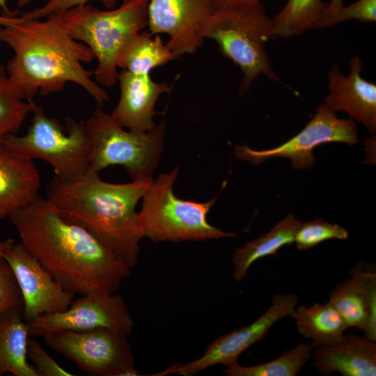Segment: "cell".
Returning <instances> with one entry per match:
<instances>
[{
    "label": "cell",
    "mask_w": 376,
    "mask_h": 376,
    "mask_svg": "<svg viewBox=\"0 0 376 376\" xmlns=\"http://www.w3.org/2000/svg\"><path fill=\"white\" fill-rule=\"evenodd\" d=\"M20 242L66 290L116 293L131 268L80 224L36 196L8 217Z\"/></svg>",
    "instance_id": "cell-1"
},
{
    "label": "cell",
    "mask_w": 376,
    "mask_h": 376,
    "mask_svg": "<svg viewBox=\"0 0 376 376\" xmlns=\"http://www.w3.org/2000/svg\"><path fill=\"white\" fill-rule=\"evenodd\" d=\"M0 42L14 52L5 65L6 71L28 101L38 93L61 92L69 82L81 87L100 106L109 100L106 91L92 79L93 72L83 65L93 61L94 54L70 35L60 13L30 19L17 10L1 12Z\"/></svg>",
    "instance_id": "cell-2"
},
{
    "label": "cell",
    "mask_w": 376,
    "mask_h": 376,
    "mask_svg": "<svg viewBox=\"0 0 376 376\" xmlns=\"http://www.w3.org/2000/svg\"><path fill=\"white\" fill-rule=\"evenodd\" d=\"M152 180L110 183L88 170L73 180L54 177L46 198L65 216L90 230L132 268L138 263L139 242L143 237L136 206Z\"/></svg>",
    "instance_id": "cell-3"
},
{
    "label": "cell",
    "mask_w": 376,
    "mask_h": 376,
    "mask_svg": "<svg viewBox=\"0 0 376 376\" xmlns=\"http://www.w3.org/2000/svg\"><path fill=\"white\" fill-rule=\"evenodd\" d=\"M150 0H123L118 8L102 10L90 2L61 13L70 35L85 44L97 60L96 83L111 88L118 82L117 61L127 42L148 26Z\"/></svg>",
    "instance_id": "cell-4"
},
{
    "label": "cell",
    "mask_w": 376,
    "mask_h": 376,
    "mask_svg": "<svg viewBox=\"0 0 376 376\" xmlns=\"http://www.w3.org/2000/svg\"><path fill=\"white\" fill-rule=\"evenodd\" d=\"M203 37L216 41L222 54L243 72L240 95L247 93L261 75L282 83L265 47V42L276 36L272 19L263 3L252 7L217 10L206 21Z\"/></svg>",
    "instance_id": "cell-5"
},
{
    "label": "cell",
    "mask_w": 376,
    "mask_h": 376,
    "mask_svg": "<svg viewBox=\"0 0 376 376\" xmlns=\"http://www.w3.org/2000/svg\"><path fill=\"white\" fill-rule=\"evenodd\" d=\"M179 167L152 180L142 197L139 221L142 237L153 242L236 237L209 224L207 215L217 201L198 203L179 198L173 192Z\"/></svg>",
    "instance_id": "cell-6"
},
{
    "label": "cell",
    "mask_w": 376,
    "mask_h": 376,
    "mask_svg": "<svg viewBox=\"0 0 376 376\" xmlns=\"http://www.w3.org/2000/svg\"><path fill=\"white\" fill-rule=\"evenodd\" d=\"M32 122L22 136L10 134L1 143L15 154L33 160L40 159L54 169L56 178L73 180L89 169L91 143L84 121L67 117L66 130L55 118L35 104Z\"/></svg>",
    "instance_id": "cell-7"
},
{
    "label": "cell",
    "mask_w": 376,
    "mask_h": 376,
    "mask_svg": "<svg viewBox=\"0 0 376 376\" xmlns=\"http://www.w3.org/2000/svg\"><path fill=\"white\" fill-rule=\"evenodd\" d=\"M84 122L91 143L88 170L100 173L109 166L120 165L132 180L153 179L163 149L164 120L148 132L127 131L97 104Z\"/></svg>",
    "instance_id": "cell-8"
},
{
    "label": "cell",
    "mask_w": 376,
    "mask_h": 376,
    "mask_svg": "<svg viewBox=\"0 0 376 376\" xmlns=\"http://www.w3.org/2000/svg\"><path fill=\"white\" fill-rule=\"evenodd\" d=\"M45 343L95 376H137L127 336L107 328L85 331H57L43 336Z\"/></svg>",
    "instance_id": "cell-9"
},
{
    "label": "cell",
    "mask_w": 376,
    "mask_h": 376,
    "mask_svg": "<svg viewBox=\"0 0 376 376\" xmlns=\"http://www.w3.org/2000/svg\"><path fill=\"white\" fill-rule=\"evenodd\" d=\"M331 142L354 145L359 142L358 130L353 119L338 118L336 113L322 103L302 130L279 146L254 150L246 145H237L235 154L254 166L270 158L285 157L291 160L294 169H306L315 164L313 150L320 145Z\"/></svg>",
    "instance_id": "cell-10"
},
{
    "label": "cell",
    "mask_w": 376,
    "mask_h": 376,
    "mask_svg": "<svg viewBox=\"0 0 376 376\" xmlns=\"http://www.w3.org/2000/svg\"><path fill=\"white\" fill-rule=\"evenodd\" d=\"M28 324L30 336L42 337L57 331H85L98 328L129 336L134 327L123 298L102 291L81 295L73 300L66 310L40 315Z\"/></svg>",
    "instance_id": "cell-11"
},
{
    "label": "cell",
    "mask_w": 376,
    "mask_h": 376,
    "mask_svg": "<svg viewBox=\"0 0 376 376\" xmlns=\"http://www.w3.org/2000/svg\"><path fill=\"white\" fill-rule=\"evenodd\" d=\"M297 304L296 294L276 293L272 297L269 307L254 322L221 336L207 347L198 359L185 364L175 363L152 375L190 376L217 364L228 366L237 362L240 355L253 344L262 340L276 322L290 316Z\"/></svg>",
    "instance_id": "cell-12"
},
{
    "label": "cell",
    "mask_w": 376,
    "mask_h": 376,
    "mask_svg": "<svg viewBox=\"0 0 376 376\" xmlns=\"http://www.w3.org/2000/svg\"><path fill=\"white\" fill-rule=\"evenodd\" d=\"M216 10L215 0H150L149 32L169 35L166 46L176 59L201 47L205 24Z\"/></svg>",
    "instance_id": "cell-13"
},
{
    "label": "cell",
    "mask_w": 376,
    "mask_h": 376,
    "mask_svg": "<svg viewBox=\"0 0 376 376\" xmlns=\"http://www.w3.org/2000/svg\"><path fill=\"white\" fill-rule=\"evenodd\" d=\"M3 258L10 266L23 299V318H36L66 310L75 295L63 288L19 242L13 240Z\"/></svg>",
    "instance_id": "cell-14"
},
{
    "label": "cell",
    "mask_w": 376,
    "mask_h": 376,
    "mask_svg": "<svg viewBox=\"0 0 376 376\" xmlns=\"http://www.w3.org/2000/svg\"><path fill=\"white\" fill-rule=\"evenodd\" d=\"M349 65L347 75L338 64L329 68V93L324 98V104L335 113L346 112L373 134L376 132V85L361 77L363 63L358 56L352 57Z\"/></svg>",
    "instance_id": "cell-15"
},
{
    "label": "cell",
    "mask_w": 376,
    "mask_h": 376,
    "mask_svg": "<svg viewBox=\"0 0 376 376\" xmlns=\"http://www.w3.org/2000/svg\"><path fill=\"white\" fill-rule=\"evenodd\" d=\"M350 275L335 286L328 301L348 327H357L376 341V274L355 267Z\"/></svg>",
    "instance_id": "cell-16"
},
{
    "label": "cell",
    "mask_w": 376,
    "mask_h": 376,
    "mask_svg": "<svg viewBox=\"0 0 376 376\" xmlns=\"http://www.w3.org/2000/svg\"><path fill=\"white\" fill-rule=\"evenodd\" d=\"M118 82L120 91L119 101L111 114L124 127L145 132L155 127L153 117L159 97L170 93L173 84L157 83L150 74H135L122 70Z\"/></svg>",
    "instance_id": "cell-17"
},
{
    "label": "cell",
    "mask_w": 376,
    "mask_h": 376,
    "mask_svg": "<svg viewBox=\"0 0 376 376\" xmlns=\"http://www.w3.org/2000/svg\"><path fill=\"white\" fill-rule=\"evenodd\" d=\"M311 366L323 375L375 376L376 343L353 333L324 346L315 347Z\"/></svg>",
    "instance_id": "cell-18"
},
{
    "label": "cell",
    "mask_w": 376,
    "mask_h": 376,
    "mask_svg": "<svg viewBox=\"0 0 376 376\" xmlns=\"http://www.w3.org/2000/svg\"><path fill=\"white\" fill-rule=\"evenodd\" d=\"M40 176L33 160L0 143V218L9 217L37 196Z\"/></svg>",
    "instance_id": "cell-19"
},
{
    "label": "cell",
    "mask_w": 376,
    "mask_h": 376,
    "mask_svg": "<svg viewBox=\"0 0 376 376\" xmlns=\"http://www.w3.org/2000/svg\"><path fill=\"white\" fill-rule=\"evenodd\" d=\"M22 311V306L0 313V376H38L27 358L29 327Z\"/></svg>",
    "instance_id": "cell-20"
},
{
    "label": "cell",
    "mask_w": 376,
    "mask_h": 376,
    "mask_svg": "<svg viewBox=\"0 0 376 376\" xmlns=\"http://www.w3.org/2000/svg\"><path fill=\"white\" fill-rule=\"evenodd\" d=\"M300 224L299 219L289 214L268 232L237 249L232 257L234 279L241 281L254 262L268 256H276L281 247L293 244Z\"/></svg>",
    "instance_id": "cell-21"
},
{
    "label": "cell",
    "mask_w": 376,
    "mask_h": 376,
    "mask_svg": "<svg viewBox=\"0 0 376 376\" xmlns=\"http://www.w3.org/2000/svg\"><path fill=\"white\" fill-rule=\"evenodd\" d=\"M290 316L295 319L299 333L311 340L314 347L336 341L349 328L329 301L324 304L315 303L311 306L302 305L295 308Z\"/></svg>",
    "instance_id": "cell-22"
},
{
    "label": "cell",
    "mask_w": 376,
    "mask_h": 376,
    "mask_svg": "<svg viewBox=\"0 0 376 376\" xmlns=\"http://www.w3.org/2000/svg\"><path fill=\"white\" fill-rule=\"evenodd\" d=\"M152 36L149 31L134 36L120 52L118 68L135 74H150L154 68L173 60L172 52L162 38Z\"/></svg>",
    "instance_id": "cell-23"
},
{
    "label": "cell",
    "mask_w": 376,
    "mask_h": 376,
    "mask_svg": "<svg viewBox=\"0 0 376 376\" xmlns=\"http://www.w3.org/2000/svg\"><path fill=\"white\" fill-rule=\"evenodd\" d=\"M323 0H288L272 19L276 38H291L311 30L327 9Z\"/></svg>",
    "instance_id": "cell-24"
},
{
    "label": "cell",
    "mask_w": 376,
    "mask_h": 376,
    "mask_svg": "<svg viewBox=\"0 0 376 376\" xmlns=\"http://www.w3.org/2000/svg\"><path fill=\"white\" fill-rule=\"evenodd\" d=\"M313 349L311 343H299L272 361L253 366L235 362L224 372L227 376H295L311 358Z\"/></svg>",
    "instance_id": "cell-25"
},
{
    "label": "cell",
    "mask_w": 376,
    "mask_h": 376,
    "mask_svg": "<svg viewBox=\"0 0 376 376\" xmlns=\"http://www.w3.org/2000/svg\"><path fill=\"white\" fill-rule=\"evenodd\" d=\"M35 103L28 101L22 92L9 79L4 64H0V142L6 136L15 134Z\"/></svg>",
    "instance_id": "cell-26"
},
{
    "label": "cell",
    "mask_w": 376,
    "mask_h": 376,
    "mask_svg": "<svg viewBox=\"0 0 376 376\" xmlns=\"http://www.w3.org/2000/svg\"><path fill=\"white\" fill-rule=\"evenodd\" d=\"M348 232L342 226L317 219L301 223L294 242L299 250H308L320 243L330 240H346Z\"/></svg>",
    "instance_id": "cell-27"
},
{
    "label": "cell",
    "mask_w": 376,
    "mask_h": 376,
    "mask_svg": "<svg viewBox=\"0 0 376 376\" xmlns=\"http://www.w3.org/2000/svg\"><path fill=\"white\" fill-rule=\"evenodd\" d=\"M348 20L375 22L376 0H357L348 6L343 4L334 13L322 14L313 24L311 30L331 27Z\"/></svg>",
    "instance_id": "cell-28"
},
{
    "label": "cell",
    "mask_w": 376,
    "mask_h": 376,
    "mask_svg": "<svg viewBox=\"0 0 376 376\" xmlns=\"http://www.w3.org/2000/svg\"><path fill=\"white\" fill-rule=\"evenodd\" d=\"M13 240L0 241V313L11 308L23 307L22 296L16 278L3 258L6 248Z\"/></svg>",
    "instance_id": "cell-29"
},
{
    "label": "cell",
    "mask_w": 376,
    "mask_h": 376,
    "mask_svg": "<svg viewBox=\"0 0 376 376\" xmlns=\"http://www.w3.org/2000/svg\"><path fill=\"white\" fill-rule=\"evenodd\" d=\"M27 358L34 367L38 376H72L70 372L61 367L36 339H29Z\"/></svg>",
    "instance_id": "cell-30"
},
{
    "label": "cell",
    "mask_w": 376,
    "mask_h": 376,
    "mask_svg": "<svg viewBox=\"0 0 376 376\" xmlns=\"http://www.w3.org/2000/svg\"><path fill=\"white\" fill-rule=\"evenodd\" d=\"M92 0H47L41 7L31 10L21 12L22 16L30 19H43L62 13L71 8L90 3ZM107 9L116 7L118 0H98Z\"/></svg>",
    "instance_id": "cell-31"
},
{
    "label": "cell",
    "mask_w": 376,
    "mask_h": 376,
    "mask_svg": "<svg viewBox=\"0 0 376 376\" xmlns=\"http://www.w3.org/2000/svg\"><path fill=\"white\" fill-rule=\"evenodd\" d=\"M260 0H215L217 10L256 6Z\"/></svg>",
    "instance_id": "cell-32"
},
{
    "label": "cell",
    "mask_w": 376,
    "mask_h": 376,
    "mask_svg": "<svg viewBox=\"0 0 376 376\" xmlns=\"http://www.w3.org/2000/svg\"><path fill=\"white\" fill-rule=\"evenodd\" d=\"M343 5V0H329L324 13H331L338 10Z\"/></svg>",
    "instance_id": "cell-33"
},
{
    "label": "cell",
    "mask_w": 376,
    "mask_h": 376,
    "mask_svg": "<svg viewBox=\"0 0 376 376\" xmlns=\"http://www.w3.org/2000/svg\"><path fill=\"white\" fill-rule=\"evenodd\" d=\"M7 2L8 0H0V8L2 9L3 13H10L13 11L9 8Z\"/></svg>",
    "instance_id": "cell-34"
},
{
    "label": "cell",
    "mask_w": 376,
    "mask_h": 376,
    "mask_svg": "<svg viewBox=\"0 0 376 376\" xmlns=\"http://www.w3.org/2000/svg\"><path fill=\"white\" fill-rule=\"evenodd\" d=\"M33 0H17V8H21Z\"/></svg>",
    "instance_id": "cell-35"
},
{
    "label": "cell",
    "mask_w": 376,
    "mask_h": 376,
    "mask_svg": "<svg viewBox=\"0 0 376 376\" xmlns=\"http://www.w3.org/2000/svg\"><path fill=\"white\" fill-rule=\"evenodd\" d=\"M1 241V240H0Z\"/></svg>",
    "instance_id": "cell-36"
}]
</instances>
